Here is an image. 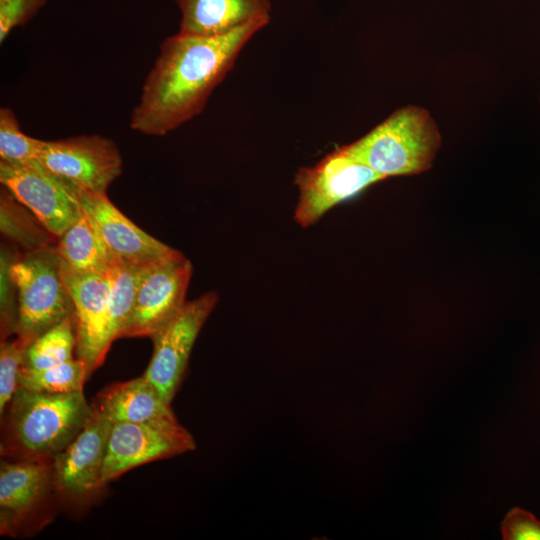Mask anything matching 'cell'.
Here are the masks:
<instances>
[{
	"label": "cell",
	"mask_w": 540,
	"mask_h": 540,
	"mask_svg": "<svg viewBox=\"0 0 540 540\" xmlns=\"http://www.w3.org/2000/svg\"><path fill=\"white\" fill-rule=\"evenodd\" d=\"M0 182L57 239L83 214L76 188L38 160L0 161Z\"/></svg>",
	"instance_id": "cell-9"
},
{
	"label": "cell",
	"mask_w": 540,
	"mask_h": 540,
	"mask_svg": "<svg viewBox=\"0 0 540 540\" xmlns=\"http://www.w3.org/2000/svg\"><path fill=\"white\" fill-rule=\"evenodd\" d=\"M195 449L194 437L175 415L112 424L102 469L103 483L107 486L137 466Z\"/></svg>",
	"instance_id": "cell-8"
},
{
	"label": "cell",
	"mask_w": 540,
	"mask_h": 540,
	"mask_svg": "<svg viewBox=\"0 0 540 540\" xmlns=\"http://www.w3.org/2000/svg\"><path fill=\"white\" fill-rule=\"evenodd\" d=\"M56 247L62 262L79 273H107L117 261L84 212L58 238Z\"/></svg>",
	"instance_id": "cell-17"
},
{
	"label": "cell",
	"mask_w": 540,
	"mask_h": 540,
	"mask_svg": "<svg viewBox=\"0 0 540 540\" xmlns=\"http://www.w3.org/2000/svg\"><path fill=\"white\" fill-rule=\"evenodd\" d=\"M385 180L341 146L313 166L300 167L294 184L299 196L294 221L307 228L336 205Z\"/></svg>",
	"instance_id": "cell-5"
},
{
	"label": "cell",
	"mask_w": 540,
	"mask_h": 540,
	"mask_svg": "<svg viewBox=\"0 0 540 540\" xmlns=\"http://www.w3.org/2000/svg\"><path fill=\"white\" fill-rule=\"evenodd\" d=\"M88 379L86 365L80 359L45 368H20L19 386L28 390L46 393H68L83 390Z\"/></svg>",
	"instance_id": "cell-21"
},
{
	"label": "cell",
	"mask_w": 540,
	"mask_h": 540,
	"mask_svg": "<svg viewBox=\"0 0 540 540\" xmlns=\"http://www.w3.org/2000/svg\"><path fill=\"white\" fill-rule=\"evenodd\" d=\"M47 0H0V42L9 33L24 26L46 4Z\"/></svg>",
	"instance_id": "cell-25"
},
{
	"label": "cell",
	"mask_w": 540,
	"mask_h": 540,
	"mask_svg": "<svg viewBox=\"0 0 540 540\" xmlns=\"http://www.w3.org/2000/svg\"><path fill=\"white\" fill-rule=\"evenodd\" d=\"M12 244H1L0 247V338L9 339L16 334L19 304L18 290L13 279L11 268L20 254Z\"/></svg>",
	"instance_id": "cell-23"
},
{
	"label": "cell",
	"mask_w": 540,
	"mask_h": 540,
	"mask_svg": "<svg viewBox=\"0 0 540 540\" xmlns=\"http://www.w3.org/2000/svg\"><path fill=\"white\" fill-rule=\"evenodd\" d=\"M147 265L116 261L110 271L109 339L121 338L132 315L137 290Z\"/></svg>",
	"instance_id": "cell-19"
},
{
	"label": "cell",
	"mask_w": 540,
	"mask_h": 540,
	"mask_svg": "<svg viewBox=\"0 0 540 540\" xmlns=\"http://www.w3.org/2000/svg\"><path fill=\"white\" fill-rule=\"evenodd\" d=\"M37 160L76 189L89 193H107L123 165L116 143L98 134L44 140Z\"/></svg>",
	"instance_id": "cell-11"
},
{
	"label": "cell",
	"mask_w": 540,
	"mask_h": 540,
	"mask_svg": "<svg viewBox=\"0 0 540 540\" xmlns=\"http://www.w3.org/2000/svg\"><path fill=\"white\" fill-rule=\"evenodd\" d=\"M91 406L112 424L174 415L171 404L160 396L144 375L107 385L96 395Z\"/></svg>",
	"instance_id": "cell-16"
},
{
	"label": "cell",
	"mask_w": 540,
	"mask_h": 540,
	"mask_svg": "<svg viewBox=\"0 0 540 540\" xmlns=\"http://www.w3.org/2000/svg\"><path fill=\"white\" fill-rule=\"evenodd\" d=\"M93 410L83 390L46 393L18 387L1 415V457L51 460L82 431Z\"/></svg>",
	"instance_id": "cell-2"
},
{
	"label": "cell",
	"mask_w": 540,
	"mask_h": 540,
	"mask_svg": "<svg viewBox=\"0 0 540 540\" xmlns=\"http://www.w3.org/2000/svg\"><path fill=\"white\" fill-rule=\"evenodd\" d=\"M267 24L254 21L225 34L177 33L164 39L132 109L131 129L164 136L199 115L241 50Z\"/></svg>",
	"instance_id": "cell-1"
},
{
	"label": "cell",
	"mask_w": 540,
	"mask_h": 540,
	"mask_svg": "<svg viewBox=\"0 0 540 540\" xmlns=\"http://www.w3.org/2000/svg\"><path fill=\"white\" fill-rule=\"evenodd\" d=\"M500 530L504 540H540V520L519 507L506 514Z\"/></svg>",
	"instance_id": "cell-26"
},
{
	"label": "cell",
	"mask_w": 540,
	"mask_h": 540,
	"mask_svg": "<svg viewBox=\"0 0 540 540\" xmlns=\"http://www.w3.org/2000/svg\"><path fill=\"white\" fill-rule=\"evenodd\" d=\"M0 231L10 244L24 252L53 244L54 236L5 186L0 191Z\"/></svg>",
	"instance_id": "cell-18"
},
{
	"label": "cell",
	"mask_w": 540,
	"mask_h": 540,
	"mask_svg": "<svg viewBox=\"0 0 540 540\" xmlns=\"http://www.w3.org/2000/svg\"><path fill=\"white\" fill-rule=\"evenodd\" d=\"M76 346L74 317L45 331L25 349L22 368L45 369L73 359Z\"/></svg>",
	"instance_id": "cell-20"
},
{
	"label": "cell",
	"mask_w": 540,
	"mask_h": 540,
	"mask_svg": "<svg viewBox=\"0 0 540 540\" xmlns=\"http://www.w3.org/2000/svg\"><path fill=\"white\" fill-rule=\"evenodd\" d=\"M43 142L22 132L12 109H0V161L23 163L37 160Z\"/></svg>",
	"instance_id": "cell-22"
},
{
	"label": "cell",
	"mask_w": 540,
	"mask_h": 540,
	"mask_svg": "<svg viewBox=\"0 0 540 540\" xmlns=\"http://www.w3.org/2000/svg\"><path fill=\"white\" fill-rule=\"evenodd\" d=\"M76 191L83 212L91 219L116 260L147 265L176 250L128 219L110 201L107 193H89L78 189Z\"/></svg>",
	"instance_id": "cell-14"
},
{
	"label": "cell",
	"mask_w": 540,
	"mask_h": 540,
	"mask_svg": "<svg viewBox=\"0 0 540 540\" xmlns=\"http://www.w3.org/2000/svg\"><path fill=\"white\" fill-rule=\"evenodd\" d=\"M193 267L180 251L149 264L122 337H149L172 321L186 304Z\"/></svg>",
	"instance_id": "cell-10"
},
{
	"label": "cell",
	"mask_w": 540,
	"mask_h": 540,
	"mask_svg": "<svg viewBox=\"0 0 540 540\" xmlns=\"http://www.w3.org/2000/svg\"><path fill=\"white\" fill-rule=\"evenodd\" d=\"M181 12L178 33L215 36L254 21L270 22L269 0H176Z\"/></svg>",
	"instance_id": "cell-15"
},
{
	"label": "cell",
	"mask_w": 540,
	"mask_h": 540,
	"mask_svg": "<svg viewBox=\"0 0 540 540\" xmlns=\"http://www.w3.org/2000/svg\"><path fill=\"white\" fill-rule=\"evenodd\" d=\"M111 427L106 417L93 410L82 431L52 459L56 498L66 510L89 508L107 487L102 469Z\"/></svg>",
	"instance_id": "cell-7"
},
{
	"label": "cell",
	"mask_w": 540,
	"mask_h": 540,
	"mask_svg": "<svg viewBox=\"0 0 540 540\" xmlns=\"http://www.w3.org/2000/svg\"><path fill=\"white\" fill-rule=\"evenodd\" d=\"M218 301L210 291L186 302L180 313L151 339L154 350L144 376L171 404L185 375L195 341Z\"/></svg>",
	"instance_id": "cell-12"
},
{
	"label": "cell",
	"mask_w": 540,
	"mask_h": 540,
	"mask_svg": "<svg viewBox=\"0 0 540 540\" xmlns=\"http://www.w3.org/2000/svg\"><path fill=\"white\" fill-rule=\"evenodd\" d=\"M11 273L19 304L15 335L26 347L45 331L74 316L56 245L19 254Z\"/></svg>",
	"instance_id": "cell-4"
},
{
	"label": "cell",
	"mask_w": 540,
	"mask_h": 540,
	"mask_svg": "<svg viewBox=\"0 0 540 540\" xmlns=\"http://www.w3.org/2000/svg\"><path fill=\"white\" fill-rule=\"evenodd\" d=\"M62 276L74 304L77 358L86 365L88 378L103 363L111 346L108 304L111 288L107 273H79L61 260Z\"/></svg>",
	"instance_id": "cell-13"
},
{
	"label": "cell",
	"mask_w": 540,
	"mask_h": 540,
	"mask_svg": "<svg viewBox=\"0 0 540 540\" xmlns=\"http://www.w3.org/2000/svg\"><path fill=\"white\" fill-rule=\"evenodd\" d=\"M26 346L15 337L0 343V414L19 386V372Z\"/></svg>",
	"instance_id": "cell-24"
},
{
	"label": "cell",
	"mask_w": 540,
	"mask_h": 540,
	"mask_svg": "<svg viewBox=\"0 0 540 540\" xmlns=\"http://www.w3.org/2000/svg\"><path fill=\"white\" fill-rule=\"evenodd\" d=\"M55 504L58 501L52 459L1 460V535L16 537L36 532L52 520Z\"/></svg>",
	"instance_id": "cell-6"
},
{
	"label": "cell",
	"mask_w": 540,
	"mask_h": 540,
	"mask_svg": "<svg viewBox=\"0 0 540 540\" xmlns=\"http://www.w3.org/2000/svg\"><path fill=\"white\" fill-rule=\"evenodd\" d=\"M440 144L438 127L429 112L408 105L344 146L353 157L386 179L429 170Z\"/></svg>",
	"instance_id": "cell-3"
}]
</instances>
